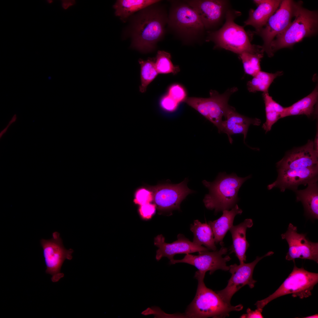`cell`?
<instances>
[{
    "mask_svg": "<svg viewBox=\"0 0 318 318\" xmlns=\"http://www.w3.org/2000/svg\"><path fill=\"white\" fill-rule=\"evenodd\" d=\"M156 4L130 17L132 20L128 32L131 39L130 47L142 53L153 51L164 34L168 18Z\"/></svg>",
    "mask_w": 318,
    "mask_h": 318,
    "instance_id": "obj_1",
    "label": "cell"
},
{
    "mask_svg": "<svg viewBox=\"0 0 318 318\" xmlns=\"http://www.w3.org/2000/svg\"><path fill=\"white\" fill-rule=\"evenodd\" d=\"M205 274L197 271L194 277L198 281L195 296L188 306L184 316L189 318H225L230 312L238 311L243 308L241 304L232 306L224 301L216 292L208 288L204 282Z\"/></svg>",
    "mask_w": 318,
    "mask_h": 318,
    "instance_id": "obj_2",
    "label": "cell"
},
{
    "mask_svg": "<svg viewBox=\"0 0 318 318\" xmlns=\"http://www.w3.org/2000/svg\"><path fill=\"white\" fill-rule=\"evenodd\" d=\"M250 178V175L241 178L234 173L228 175L223 173H220L213 182L204 180L202 182L209 192L203 200L205 206L208 209L214 210L215 213L232 208L238 199L240 187Z\"/></svg>",
    "mask_w": 318,
    "mask_h": 318,
    "instance_id": "obj_3",
    "label": "cell"
},
{
    "mask_svg": "<svg viewBox=\"0 0 318 318\" xmlns=\"http://www.w3.org/2000/svg\"><path fill=\"white\" fill-rule=\"evenodd\" d=\"M236 15L228 11L224 24L219 29L211 33L209 39L214 43L216 47L239 55L244 52L263 53L262 47L252 44L243 27L234 22Z\"/></svg>",
    "mask_w": 318,
    "mask_h": 318,
    "instance_id": "obj_4",
    "label": "cell"
},
{
    "mask_svg": "<svg viewBox=\"0 0 318 318\" xmlns=\"http://www.w3.org/2000/svg\"><path fill=\"white\" fill-rule=\"evenodd\" d=\"M294 17L293 22L272 41L271 47L273 54L274 51L290 47L317 32L318 16L317 11L309 10L303 7L301 2L297 3Z\"/></svg>",
    "mask_w": 318,
    "mask_h": 318,
    "instance_id": "obj_5",
    "label": "cell"
},
{
    "mask_svg": "<svg viewBox=\"0 0 318 318\" xmlns=\"http://www.w3.org/2000/svg\"><path fill=\"white\" fill-rule=\"evenodd\" d=\"M293 269L280 287L272 294L255 304L257 309L263 308L269 302L279 297L292 294L294 297L303 299L311 296V291L318 282V274L309 272L303 268H299L293 261Z\"/></svg>",
    "mask_w": 318,
    "mask_h": 318,
    "instance_id": "obj_6",
    "label": "cell"
},
{
    "mask_svg": "<svg viewBox=\"0 0 318 318\" xmlns=\"http://www.w3.org/2000/svg\"><path fill=\"white\" fill-rule=\"evenodd\" d=\"M237 90L236 87H233L222 94L211 90L208 98L187 97L184 102L212 123L218 131L223 121V117H224L229 106L228 102L229 97Z\"/></svg>",
    "mask_w": 318,
    "mask_h": 318,
    "instance_id": "obj_7",
    "label": "cell"
},
{
    "mask_svg": "<svg viewBox=\"0 0 318 318\" xmlns=\"http://www.w3.org/2000/svg\"><path fill=\"white\" fill-rule=\"evenodd\" d=\"M297 3L292 0L282 1L279 9L269 18L265 27L257 33L264 41L262 50L269 57L273 55L271 46L274 38L284 31L292 23Z\"/></svg>",
    "mask_w": 318,
    "mask_h": 318,
    "instance_id": "obj_8",
    "label": "cell"
},
{
    "mask_svg": "<svg viewBox=\"0 0 318 318\" xmlns=\"http://www.w3.org/2000/svg\"><path fill=\"white\" fill-rule=\"evenodd\" d=\"M40 242L46 266V272L52 276V282H57L64 276L61 272L64 262L66 259H72L73 250L64 248L60 234L57 231L53 233L51 238L42 239Z\"/></svg>",
    "mask_w": 318,
    "mask_h": 318,
    "instance_id": "obj_9",
    "label": "cell"
},
{
    "mask_svg": "<svg viewBox=\"0 0 318 318\" xmlns=\"http://www.w3.org/2000/svg\"><path fill=\"white\" fill-rule=\"evenodd\" d=\"M274 254L270 251L261 257L257 256L256 259L248 263L235 264L229 266V271L231 274L226 287L222 290L215 291L225 302L231 304L233 295L241 288L248 285L252 289L254 286L256 281L253 278L254 268L258 262L264 258L272 255Z\"/></svg>",
    "mask_w": 318,
    "mask_h": 318,
    "instance_id": "obj_10",
    "label": "cell"
},
{
    "mask_svg": "<svg viewBox=\"0 0 318 318\" xmlns=\"http://www.w3.org/2000/svg\"><path fill=\"white\" fill-rule=\"evenodd\" d=\"M167 22L169 26L186 37H195L204 28L200 17L188 4H180L170 11Z\"/></svg>",
    "mask_w": 318,
    "mask_h": 318,
    "instance_id": "obj_11",
    "label": "cell"
},
{
    "mask_svg": "<svg viewBox=\"0 0 318 318\" xmlns=\"http://www.w3.org/2000/svg\"><path fill=\"white\" fill-rule=\"evenodd\" d=\"M227 251V248L222 246L218 251H201L198 252L197 255L186 254L183 259H173L170 260L169 263L170 264L180 263H187L195 266L198 270L197 271L200 273L205 274L206 272L209 271L211 275L219 269L229 270V267L227 265L226 263L231 259L228 255L223 257Z\"/></svg>",
    "mask_w": 318,
    "mask_h": 318,
    "instance_id": "obj_12",
    "label": "cell"
},
{
    "mask_svg": "<svg viewBox=\"0 0 318 318\" xmlns=\"http://www.w3.org/2000/svg\"><path fill=\"white\" fill-rule=\"evenodd\" d=\"M306 233H299L297 226L290 223L286 232L281 235L287 241L289 249L285 256L288 261L296 259H307L318 263V243L311 241Z\"/></svg>",
    "mask_w": 318,
    "mask_h": 318,
    "instance_id": "obj_13",
    "label": "cell"
},
{
    "mask_svg": "<svg viewBox=\"0 0 318 318\" xmlns=\"http://www.w3.org/2000/svg\"><path fill=\"white\" fill-rule=\"evenodd\" d=\"M318 173V165L301 169L279 168L276 180L268 185L267 188L271 190L277 187L281 192L287 189L296 191L300 185L306 186L317 181Z\"/></svg>",
    "mask_w": 318,
    "mask_h": 318,
    "instance_id": "obj_14",
    "label": "cell"
},
{
    "mask_svg": "<svg viewBox=\"0 0 318 318\" xmlns=\"http://www.w3.org/2000/svg\"><path fill=\"white\" fill-rule=\"evenodd\" d=\"M192 191L184 180L176 184H167L157 187L155 190L153 200L160 213L180 209L182 201Z\"/></svg>",
    "mask_w": 318,
    "mask_h": 318,
    "instance_id": "obj_15",
    "label": "cell"
},
{
    "mask_svg": "<svg viewBox=\"0 0 318 318\" xmlns=\"http://www.w3.org/2000/svg\"><path fill=\"white\" fill-rule=\"evenodd\" d=\"M177 240L171 243L165 242V238L162 234L159 235L154 238V244L158 248L156 251V260L159 261L165 257L170 260L173 259L176 254H190L196 252L209 251V250L202 246L196 244L179 234L177 236Z\"/></svg>",
    "mask_w": 318,
    "mask_h": 318,
    "instance_id": "obj_16",
    "label": "cell"
},
{
    "mask_svg": "<svg viewBox=\"0 0 318 318\" xmlns=\"http://www.w3.org/2000/svg\"><path fill=\"white\" fill-rule=\"evenodd\" d=\"M318 165V151L313 141L309 140L305 145L295 149L276 163L279 168L301 169Z\"/></svg>",
    "mask_w": 318,
    "mask_h": 318,
    "instance_id": "obj_17",
    "label": "cell"
},
{
    "mask_svg": "<svg viewBox=\"0 0 318 318\" xmlns=\"http://www.w3.org/2000/svg\"><path fill=\"white\" fill-rule=\"evenodd\" d=\"M224 117L225 120H223L218 132L226 134L231 143L233 142L231 135L236 134L244 135L245 143L249 126L251 125L258 126L261 123L259 119L250 118L241 115L236 111L234 107L229 105Z\"/></svg>",
    "mask_w": 318,
    "mask_h": 318,
    "instance_id": "obj_18",
    "label": "cell"
},
{
    "mask_svg": "<svg viewBox=\"0 0 318 318\" xmlns=\"http://www.w3.org/2000/svg\"><path fill=\"white\" fill-rule=\"evenodd\" d=\"M188 4L197 13L204 28H209L220 21L225 10L226 1L224 0H190Z\"/></svg>",
    "mask_w": 318,
    "mask_h": 318,
    "instance_id": "obj_19",
    "label": "cell"
},
{
    "mask_svg": "<svg viewBox=\"0 0 318 318\" xmlns=\"http://www.w3.org/2000/svg\"><path fill=\"white\" fill-rule=\"evenodd\" d=\"M281 1L280 0H254L258 7L255 10H250L249 17L244 22L245 25L252 26L257 33L266 25Z\"/></svg>",
    "mask_w": 318,
    "mask_h": 318,
    "instance_id": "obj_20",
    "label": "cell"
},
{
    "mask_svg": "<svg viewBox=\"0 0 318 318\" xmlns=\"http://www.w3.org/2000/svg\"><path fill=\"white\" fill-rule=\"evenodd\" d=\"M253 224L251 219H246L237 225H233L229 230L233 242L230 249L231 253L235 254L240 264L246 261V253L249 246L246 239V231L248 228L252 227Z\"/></svg>",
    "mask_w": 318,
    "mask_h": 318,
    "instance_id": "obj_21",
    "label": "cell"
},
{
    "mask_svg": "<svg viewBox=\"0 0 318 318\" xmlns=\"http://www.w3.org/2000/svg\"><path fill=\"white\" fill-rule=\"evenodd\" d=\"M242 212V210L236 204L230 211H223V214L218 218L208 222L213 233L215 244L219 243L223 246V239L226 233L233 225L235 216L241 214Z\"/></svg>",
    "mask_w": 318,
    "mask_h": 318,
    "instance_id": "obj_22",
    "label": "cell"
},
{
    "mask_svg": "<svg viewBox=\"0 0 318 318\" xmlns=\"http://www.w3.org/2000/svg\"><path fill=\"white\" fill-rule=\"evenodd\" d=\"M315 181L308 184L305 189L296 190L297 201L304 206L306 215L313 219H318V188Z\"/></svg>",
    "mask_w": 318,
    "mask_h": 318,
    "instance_id": "obj_23",
    "label": "cell"
},
{
    "mask_svg": "<svg viewBox=\"0 0 318 318\" xmlns=\"http://www.w3.org/2000/svg\"><path fill=\"white\" fill-rule=\"evenodd\" d=\"M318 86L309 95L292 105L284 107L280 118L290 116L304 115L309 117L314 112L318 97Z\"/></svg>",
    "mask_w": 318,
    "mask_h": 318,
    "instance_id": "obj_24",
    "label": "cell"
},
{
    "mask_svg": "<svg viewBox=\"0 0 318 318\" xmlns=\"http://www.w3.org/2000/svg\"><path fill=\"white\" fill-rule=\"evenodd\" d=\"M158 0H118L113 6L115 14L124 22L134 13L159 2Z\"/></svg>",
    "mask_w": 318,
    "mask_h": 318,
    "instance_id": "obj_25",
    "label": "cell"
},
{
    "mask_svg": "<svg viewBox=\"0 0 318 318\" xmlns=\"http://www.w3.org/2000/svg\"><path fill=\"white\" fill-rule=\"evenodd\" d=\"M190 230L193 234L194 243L203 245L209 250H216L213 233L208 223H202L198 220H195L191 225Z\"/></svg>",
    "mask_w": 318,
    "mask_h": 318,
    "instance_id": "obj_26",
    "label": "cell"
},
{
    "mask_svg": "<svg viewBox=\"0 0 318 318\" xmlns=\"http://www.w3.org/2000/svg\"><path fill=\"white\" fill-rule=\"evenodd\" d=\"M262 96L265 105L266 121L262 127L266 133L269 131L274 124L281 119V115L284 107L274 101L268 92L263 93Z\"/></svg>",
    "mask_w": 318,
    "mask_h": 318,
    "instance_id": "obj_27",
    "label": "cell"
},
{
    "mask_svg": "<svg viewBox=\"0 0 318 318\" xmlns=\"http://www.w3.org/2000/svg\"><path fill=\"white\" fill-rule=\"evenodd\" d=\"M283 74L281 71H278L273 73L261 70L248 82L247 84L248 90L250 92L261 91L263 93L268 92L269 87L274 80Z\"/></svg>",
    "mask_w": 318,
    "mask_h": 318,
    "instance_id": "obj_28",
    "label": "cell"
},
{
    "mask_svg": "<svg viewBox=\"0 0 318 318\" xmlns=\"http://www.w3.org/2000/svg\"><path fill=\"white\" fill-rule=\"evenodd\" d=\"M155 59L149 58L146 60L140 59L138 62L140 66L141 85L140 91L145 92L148 85L156 78L158 73L155 64Z\"/></svg>",
    "mask_w": 318,
    "mask_h": 318,
    "instance_id": "obj_29",
    "label": "cell"
},
{
    "mask_svg": "<svg viewBox=\"0 0 318 318\" xmlns=\"http://www.w3.org/2000/svg\"><path fill=\"white\" fill-rule=\"evenodd\" d=\"M170 54L164 51H158L155 58V64L158 74L173 73L174 74L179 72V66L174 65L171 60Z\"/></svg>",
    "mask_w": 318,
    "mask_h": 318,
    "instance_id": "obj_30",
    "label": "cell"
},
{
    "mask_svg": "<svg viewBox=\"0 0 318 318\" xmlns=\"http://www.w3.org/2000/svg\"><path fill=\"white\" fill-rule=\"evenodd\" d=\"M263 53L252 54L244 52L239 55L245 72L253 77L261 71L260 61Z\"/></svg>",
    "mask_w": 318,
    "mask_h": 318,
    "instance_id": "obj_31",
    "label": "cell"
},
{
    "mask_svg": "<svg viewBox=\"0 0 318 318\" xmlns=\"http://www.w3.org/2000/svg\"><path fill=\"white\" fill-rule=\"evenodd\" d=\"M168 95L179 104L184 102L187 98L186 90L179 84L171 86L168 89Z\"/></svg>",
    "mask_w": 318,
    "mask_h": 318,
    "instance_id": "obj_32",
    "label": "cell"
},
{
    "mask_svg": "<svg viewBox=\"0 0 318 318\" xmlns=\"http://www.w3.org/2000/svg\"><path fill=\"white\" fill-rule=\"evenodd\" d=\"M179 104L168 94L163 97L159 102V105L162 110L168 112L175 111Z\"/></svg>",
    "mask_w": 318,
    "mask_h": 318,
    "instance_id": "obj_33",
    "label": "cell"
},
{
    "mask_svg": "<svg viewBox=\"0 0 318 318\" xmlns=\"http://www.w3.org/2000/svg\"><path fill=\"white\" fill-rule=\"evenodd\" d=\"M134 202L140 206L150 203L153 200V196L149 191L143 188L136 193Z\"/></svg>",
    "mask_w": 318,
    "mask_h": 318,
    "instance_id": "obj_34",
    "label": "cell"
},
{
    "mask_svg": "<svg viewBox=\"0 0 318 318\" xmlns=\"http://www.w3.org/2000/svg\"><path fill=\"white\" fill-rule=\"evenodd\" d=\"M156 207L155 204L150 203L140 206L139 211L141 217L145 220L150 219L155 213Z\"/></svg>",
    "mask_w": 318,
    "mask_h": 318,
    "instance_id": "obj_35",
    "label": "cell"
},
{
    "mask_svg": "<svg viewBox=\"0 0 318 318\" xmlns=\"http://www.w3.org/2000/svg\"><path fill=\"white\" fill-rule=\"evenodd\" d=\"M263 310L256 309L255 310H252L249 308L246 310V313L242 314L240 318H262L264 317L261 314Z\"/></svg>",
    "mask_w": 318,
    "mask_h": 318,
    "instance_id": "obj_36",
    "label": "cell"
},
{
    "mask_svg": "<svg viewBox=\"0 0 318 318\" xmlns=\"http://www.w3.org/2000/svg\"><path fill=\"white\" fill-rule=\"evenodd\" d=\"M75 4V1L64 0L62 1V6L64 9H67L69 6Z\"/></svg>",
    "mask_w": 318,
    "mask_h": 318,
    "instance_id": "obj_37",
    "label": "cell"
},
{
    "mask_svg": "<svg viewBox=\"0 0 318 318\" xmlns=\"http://www.w3.org/2000/svg\"><path fill=\"white\" fill-rule=\"evenodd\" d=\"M318 133H317V134H316V136L315 137L314 141L313 142V143H314V148H315V149L316 150L318 151Z\"/></svg>",
    "mask_w": 318,
    "mask_h": 318,
    "instance_id": "obj_38",
    "label": "cell"
},
{
    "mask_svg": "<svg viewBox=\"0 0 318 318\" xmlns=\"http://www.w3.org/2000/svg\"><path fill=\"white\" fill-rule=\"evenodd\" d=\"M16 115L15 114L13 117L11 121L9 122L8 125L9 126L12 123L15 121L16 119Z\"/></svg>",
    "mask_w": 318,
    "mask_h": 318,
    "instance_id": "obj_39",
    "label": "cell"
},
{
    "mask_svg": "<svg viewBox=\"0 0 318 318\" xmlns=\"http://www.w3.org/2000/svg\"><path fill=\"white\" fill-rule=\"evenodd\" d=\"M304 318H318V314H316L313 315H311L309 316L304 317Z\"/></svg>",
    "mask_w": 318,
    "mask_h": 318,
    "instance_id": "obj_40",
    "label": "cell"
},
{
    "mask_svg": "<svg viewBox=\"0 0 318 318\" xmlns=\"http://www.w3.org/2000/svg\"><path fill=\"white\" fill-rule=\"evenodd\" d=\"M9 126L8 125L6 127L5 129H4L0 133V138L2 136V135L6 132V130L7 129H8V127H9Z\"/></svg>",
    "mask_w": 318,
    "mask_h": 318,
    "instance_id": "obj_41",
    "label": "cell"
},
{
    "mask_svg": "<svg viewBox=\"0 0 318 318\" xmlns=\"http://www.w3.org/2000/svg\"><path fill=\"white\" fill-rule=\"evenodd\" d=\"M47 1L49 4H51L53 2V1L52 0H48Z\"/></svg>",
    "mask_w": 318,
    "mask_h": 318,
    "instance_id": "obj_42",
    "label": "cell"
}]
</instances>
